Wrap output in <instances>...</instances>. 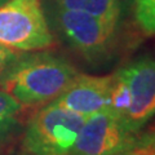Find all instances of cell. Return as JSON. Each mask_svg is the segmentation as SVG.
I'll use <instances>...</instances> for the list:
<instances>
[{
  "label": "cell",
  "instance_id": "1",
  "mask_svg": "<svg viewBox=\"0 0 155 155\" xmlns=\"http://www.w3.org/2000/svg\"><path fill=\"white\" fill-rule=\"evenodd\" d=\"M78 75L64 58L51 54L19 57L0 84L22 107L54 101Z\"/></svg>",
  "mask_w": 155,
  "mask_h": 155
},
{
  "label": "cell",
  "instance_id": "2",
  "mask_svg": "<svg viewBox=\"0 0 155 155\" xmlns=\"http://www.w3.org/2000/svg\"><path fill=\"white\" fill-rule=\"evenodd\" d=\"M84 120L52 101L28 120L23 147L31 155H70Z\"/></svg>",
  "mask_w": 155,
  "mask_h": 155
},
{
  "label": "cell",
  "instance_id": "3",
  "mask_svg": "<svg viewBox=\"0 0 155 155\" xmlns=\"http://www.w3.org/2000/svg\"><path fill=\"white\" fill-rule=\"evenodd\" d=\"M0 44L16 52L43 51L53 45L40 0H8L0 5Z\"/></svg>",
  "mask_w": 155,
  "mask_h": 155
},
{
  "label": "cell",
  "instance_id": "4",
  "mask_svg": "<svg viewBox=\"0 0 155 155\" xmlns=\"http://www.w3.org/2000/svg\"><path fill=\"white\" fill-rule=\"evenodd\" d=\"M128 129L109 109L87 116L70 155H110L129 145Z\"/></svg>",
  "mask_w": 155,
  "mask_h": 155
},
{
  "label": "cell",
  "instance_id": "5",
  "mask_svg": "<svg viewBox=\"0 0 155 155\" xmlns=\"http://www.w3.org/2000/svg\"><path fill=\"white\" fill-rule=\"evenodd\" d=\"M120 71L127 80L132 100L123 124L128 132L134 133L155 116V60L142 57Z\"/></svg>",
  "mask_w": 155,
  "mask_h": 155
},
{
  "label": "cell",
  "instance_id": "6",
  "mask_svg": "<svg viewBox=\"0 0 155 155\" xmlns=\"http://www.w3.org/2000/svg\"><path fill=\"white\" fill-rule=\"evenodd\" d=\"M56 21L70 45L88 61H98L107 53L113 36L87 11H58Z\"/></svg>",
  "mask_w": 155,
  "mask_h": 155
},
{
  "label": "cell",
  "instance_id": "7",
  "mask_svg": "<svg viewBox=\"0 0 155 155\" xmlns=\"http://www.w3.org/2000/svg\"><path fill=\"white\" fill-rule=\"evenodd\" d=\"M111 81L113 75L78 74L53 102L87 118L109 107Z\"/></svg>",
  "mask_w": 155,
  "mask_h": 155
},
{
  "label": "cell",
  "instance_id": "8",
  "mask_svg": "<svg viewBox=\"0 0 155 155\" xmlns=\"http://www.w3.org/2000/svg\"><path fill=\"white\" fill-rule=\"evenodd\" d=\"M84 11L102 23L111 36H114L120 17V0H84Z\"/></svg>",
  "mask_w": 155,
  "mask_h": 155
},
{
  "label": "cell",
  "instance_id": "9",
  "mask_svg": "<svg viewBox=\"0 0 155 155\" xmlns=\"http://www.w3.org/2000/svg\"><path fill=\"white\" fill-rule=\"evenodd\" d=\"M130 102H132V100H130L127 80L123 76L122 71L118 70L115 74H113V81H111L107 109L113 114L118 116L123 123L124 116L127 115L128 110L130 107Z\"/></svg>",
  "mask_w": 155,
  "mask_h": 155
},
{
  "label": "cell",
  "instance_id": "10",
  "mask_svg": "<svg viewBox=\"0 0 155 155\" xmlns=\"http://www.w3.org/2000/svg\"><path fill=\"white\" fill-rule=\"evenodd\" d=\"M22 106L4 89H0V147L17 124V116Z\"/></svg>",
  "mask_w": 155,
  "mask_h": 155
},
{
  "label": "cell",
  "instance_id": "11",
  "mask_svg": "<svg viewBox=\"0 0 155 155\" xmlns=\"http://www.w3.org/2000/svg\"><path fill=\"white\" fill-rule=\"evenodd\" d=\"M134 17L145 34L155 36V0H134Z\"/></svg>",
  "mask_w": 155,
  "mask_h": 155
},
{
  "label": "cell",
  "instance_id": "12",
  "mask_svg": "<svg viewBox=\"0 0 155 155\" xmlns=\"http://www.w3.org/2000/svg\"><path fill=\"white\" fill-rule=\"evenodd\" d=\"M21 57L16 51L0 44V81Z\"/></svg>",
  "mask_w": 155,
  "mask_h": 155
},
{
  "label": "cell",
  "instance_id": "13",
  "mask_svg": "<svg viewBox=\"0 0 155 155\" xmlns=\"http://www.w3.org/2000/svg\"><path fill=\"white\" fill-rule=\"evenodd\" d=\"M58 11H84V0H54Z\"/></svg>",
  "mask_w": 155,
  "mask_h": 155
},
{
  "label": "cell",
  "instance_id": "14",
  "mask_svg": "<svg viewBox=\"0 0 155 155\" xmlns=\"http://www.w3.org/2000/svg\"><path fill=\"white\" fill-rule=\"evenodd\" d=\"M134 155H155V136L146 140L143 143L138 145L137 147H133Z\"/></svg>",
  "mask_w": 155,
  "mask_h": 155
},
{
  "label": "cell",
  "instance_id": "15",
  "mask_svg": "<svg viewBox=\"0 0 155 155\" xmlns=\"http://www.w3.org/2000/svg\"><path fill=\"white\" fill-rule=\"evenodd\" d=\"M110 155H134L133 154V149H123V150H119V151H116V153H113V154H110Z\"/></svg>",
  "mask_w": 155,
  "mask_h": 155
}]
</instances>
